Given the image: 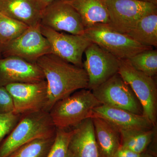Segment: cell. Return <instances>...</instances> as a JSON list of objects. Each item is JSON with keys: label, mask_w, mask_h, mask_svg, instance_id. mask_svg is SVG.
Returning <instances> with one entry per match:
<instances>
[{"label": "cell", "mask_w": 157, "mask_h": 157, "mask_svg": "<svg viewBox=\"0 0 157 157\" xmlns=\"http://www.w3.org/2000/svg\"><path fill=\"white\" fill-rule=\"evenodd\" d=\"M36 63L47 82L48 101L45 110L47 112L57 101L78 90L87 89L88 78L83 68L72 64L52 53L41 57Z\"/></svg>", "instance_id": "1"}, {"label": "cell", "mask_w": 157, "mask_h": 157, "mask_svg": "<svg viewBox=\"0 0 157 157\" xmlns=\"http://www.w3.org/2000/svg\"><path fill=\"white\" fill-rule=\"evenodd\" d=\"M56 130L49 112L45 110L23 114L0 144V157H8L21 146L35 139L55 136Z\"/></svg>", "instance_id": "2"}, {"label": "cell", "mask_w": 157, "mask_h": 157, "mask_svg": "<svg viewBox=\"0 0 157 157\" xmlns=\"http://www.w3.org/2000/svg\"><path fill=\"white\" fill-rule=\"evenodd\" d=\"M83 89L59 100L49 112L56 128L76 127L91 118L93 109L101 105L91 90Z\"/></svg>", "instance_id": "3"}, {"label": "cell", "mask_w": 157, "mask_h": 157, "mask_svg": "<svg viewBox=\"0 0 157 157\" xmlns=\"http://www.w3.org/2000/svg\"><path fill=\"white\" fill-rule=\"evenodd\" d=\"M83 34L91 42L120 60L128 59L139 52L153 48L140 45L126 34L113 29L107 24L90 26L85 29Z\"/></svg>", "instance_id": "4"}, {"label": "cell", "mask_w": 157, "mask_h": 157, "mask_svg": "<svg viewBox=\"0 0 157 157\" xmlns=\"http://www.w3.org/2000/svg\"><path fill=\"white\" fill-rule=\"evenodd\" d=\"M118 73L135 93L142 106L143 115L155 127L157 117V88L152 77L135 69L128 59L120 60Z\"/></svg>", "instance_id": "5"}, {"label": "cell", "mask_w": 157, "mask_h": 157, "mask_svg": "<svg viewBox=\"0 0 157 157\" xmlns=\"http://www.w3.org/2000/svg\"><path fill=\"white\" fill-rule=\"evenodd\" d=\"M92 92L101 104L143 115L142 106L135 93L118 73Z\"/></svg>", "instance_id": "6"}, {"label": "cell", "mask_w": 157, "mask_h": 157, "mask_svg": "<svg viewBox=\"0 0 157 157\" xmlns=\"http://www.w3.org/2000/svg\"><path fill=\"white\" fill-rule=\"evenodd\" d=\"M109 15L107 24L115 30L127 34L138 21L157 11V6L138 0H106Z\"/></svg>", "instance_id": "7"}, {"label": "cell", "mask_w": 157, "mask_h": 157, "mask_svg": "<svg viewBox=\"0 0 157 157\" xmlns=\"http://www.w3.org/2000/svg\"><path fill=\"white\" fill-rule=\"evenodd\" d=\"M51 53L50 44L41 33L40 24L29 27L16 39L3 45L1 54L3 57H16L36 63L41 57Z\"/></svg>", "instance_id": "8"}, {"label": "cell", "mask_w": 157, "mask_h": 157, "mask_svg": "<svg viewBox=\"0 0 157 157\" xmlns=\"http://www.w3.org/2000/svg\"><path fill=\"white\" fill-rule=\"evenodd\" d=\"M40 30L50 44L52 54L72 64L83 68L82 56L91 43L84 34L63 33L41 24Z\"/></svg>", "instance_id": "9"}, {"label": "cell", "mask_w": 157, "mask_h": 157, "mask_svg": "<svg viewBox=\"0 0 157 157\" xmlns=\"http://www.w3.org/2000/svg\"><path fill=\"white\" fill-rule=\"evenodd\" d=\"M83 68L87 74V89L92 90L118 72L120 59L94 43L84 52Z\"/></svg>", "instance_id": "10"}, {"label": "cell", "mask_w": 157, "mask_h": 157, "mask_svg": "<svg viewBox=\"0 0 157 157\" xmlns=\"http://www.w3.org/2000/svg\"><path fill=\"white\" fill-rule=\"evenodd\" d=\"M5 87L12 97L14 113L23 115L45 110L48 101L46 80L13 83Z\"/></svg>", "instance_id": "11"}, {"label": "cell", "mask_w": 157, "mask_h": 157, "mask_svg": "<svg viewBox=\"0 0 157 157\" xmlns=\"http://www.w3.org/2000/svg\"><path fill=\"white\" fill-rule=\"evenodd\" d=\"M40 24L54 30L82 35L85 27L79 14L73 7L62 0H55L42 12Z\"/></svg>", "instance_id": "12"}, {"label": "cell", "mask_w": 157, "mask_h": 157, "mask_svg": "<svg viewBox=\"0 0 157 157\" xmlns=\"http://www.w3.org/2000/svg\"><path fill=\"white\" fill-rule=\"evenodd\" d=\"M45 80L41 69L36 63L20 58H0V87L19 82H36Z\"/></svg>", "instance_id": "13"}, {"label": "cell", "mask_w": 157, "mask_h": 157, "mask_svg": "<svg viewBox=\"0 0 157 157\" xmlns=\"http://www.w3.org/2000/svg\"><path fill=\"white\" fill-rule=\"evenodd\" d=\"M98 117L104 119L119 131L151 130L154 128L148 119L124 109L101 105L93 109L91 118Z\"/></svg>", "instance_id": "14"}, {"label": "cell", "mask_w": 157, "mask_h": 157, "mask_svg": "<svg viewBox=\"0 0 157 157\" xmlns=\"http://www.w3.org/2000/svg\"><path fill=\"white\" fill-rule=\"evenodd\" d=\"M69 145L70 157H100L91 118L74 127Z\"/></svg>", "instance_id": "15"}, {"label": "cell", "mask_w": 157, "mask_h": 157, "mask_svg": "<svg viewBox=\"0 0 157 157\" xmlns=\"http://www.w3.org/2000/svg\"><path fill=\"white\" fill-rule=\"evenodd\" d=\"M42 12L35 0H0V13L29 27L40 24Z\"/></svg>", "instance_id": "16"}, {"label": "cell", "mask_w": 157, "mask_h": 157, "mask_svg": "<svg viewBox=\"0 0 157 157\" xmlns=\"http://www.w3.org/2000/svg\"><path fill=\"white\" fill-rule=\"evenodd\" d=\"M100 157H112L121 147L119 131L103 119L91 118Z\"/></svg>", "instance_id": "17"}, {"label": "cell", "mask_w": 157, "mask_h": 157, "mask_svg": "<svg viewBox=\"0 0 157 157\" xmlns=\"http://www.w3.org/2000/svg\"><path fill=\"white\" fill-rule=\"evenodd\" d=\"M79 14L85 29L98 23L108 24L106 0H62Z\"/></svg>", "instance_id": "18"}, {"label": "cell", "mask_w": 157, "mask_h": 157, "mask_svg": "<svg viewBox=\"0 0 157 157\" xmlns=\"http://www.w3.org/2000/svg\"><path fill=\"white\" fill-rule=\"evenodd\" d=\"M126 35L140 45L151 48L157 47V11L140 18Z\"/></svg>", "instance_id": "19"}, {"label": "cell", "mask_w": 157, "mask_h": 157, "mask_svg": "<svg viewBox=\"0 0 157 157\" xmlns=\"http://www.w3.org/2000/svg\"><path fill=\"white\" fill-rule=\"evenodd\" d=\"M121 147L141 154L145 152L153 139V129L146 130H132L120 131Z\"/></svg>", "instance_id": "20"}, {"label": "cell", "mask_w": 157, "mask_h": 157, "mask_svg": "<svg viewBox=\"0 0 157 157\" xmlns=\"http://www.w3.org/2000/svg\"><path fill=\"white\" fill-rule=\"evenodd\" d=\"M55 136L30 141L17 149L8 157H47Z\"/></svg>", "instance_id": "21"}, {"label": "cell", "mask_w": 157, "mask_h": 157, "mask_svg": "<svg viewBox=\"0 0 157 157\" xmlns=\"http://www.w3.org/2000/svg\"><path fill=\"white\" fill-rule=\"evenodd\" d=\"M128 60L133 67L147 76H155L157 73V50H144L132 57Z\"/></svg>", "instance_id": "22"}, {"label": "cell", "mask_w": 157, "mask_h": 157, "mask_svg": "<svg viewBox=\"0 0 157 157\" xmlns=\"http://www.w3.org/2000/svg\"><path fill=\"white\" fill-rule=\"evenodd\" d=\"M29 26L0 13V43L5 45L20 36Z\"/></svg>", "instance_id": "23"}, {"label": "cell", "mask_w": 157, "mask_h": 157, "mask_svg": "<svg viewBox=\"0 0 157 157\" xmlns=\"http://www.w3.org/2000/svg\"><path fill=\"white\" fill-rule=\"evenodd\" d=\"M73 133L74 129L56 128L54 141L47 157H70L69 145Z\"/></svg>", "instance_id": "24"}, {"label": "cell", "mask_w": 157, "mask_h": 157, "mask_svg": "<svg viewBox=\"0 0 157 157\" xmlns=\"http://www.w3.org/2000/svg\"><path fill=\"white\" fill-rule=\"evenodd\" d=\"M21 116L14 112L0 113V144L18 123Z\"/></svg>", "instance_id": "25"}, {"label": "cell", "mask_w": 157, "mask_h": 157, "mask_svg": "<svg viewBox=\"0 0 157 157\" xmlns=\"http://www.w3.org/2000/svg\"><path fill=\"white\" fill-rule=\"evenodd\" d=\"M12 97L5 87H0V113L14 111Z\"/></svg>", "instance_id": "26"}, {"label": "cell", "mask_w": 157, "mask_h": 157, "mask_svg": "<svg viewBox=\"0 0 157 157\" xmlns=\"http://www.w3.org/2000/svg\"><path fill=\"white\" fill-rule=\"evenodd\" d=\"M140 156L141 154L120 147L112 157H140Z\"/></svg>", "instance_id": "27"}, {"label": "cell", "mask_w": 157, "mask_h": 157, "mask_svg": "<svg viewBox=\"0 0 157 157\" xmlns=\"http://www.w3.org/2000/svg\"><path fill=\"white\" fill-rule=\"evenodd\" d=\"M41 10H43L55 0H35Z\"/></svg>", "instance_id": "28"}, {"label": "cell", "mask_w": 157, "mask_h": 157, "mask_svg": "<svg viewBox=\"0 0 157 157\" xmlns=\"http://www.w3.org/2000/svg\"><path fill=\"white\" fill-rule=\"evenodd\" d=\"M140 157H157L155 155L148 152H144L141 154Z\"/></svg>", "instance_id": "29"}, {"label": "cell", "mask_w": 157, "mask_h": 157, "mask_svg": "<svg viewBox=\"0 0 157 157\" xmlns=\"http://www.w3.org/2000/svg\"><path fill=\"white\" fill-rule=\"evenodd\" d=\"M138 1L152 3V4H154L156 6H157V0H138Z\"/></svg>", "instance_id": "30"}, {"label": "cell", "mask_w": 157, "mask_h": 157, "mask_svg": "<svg viewBox=\"0 0 157 157\" xmlns=\"http://www.w3.org/2000/svg\"><path fill=\"white\" fill-rule=\"evenodd\" d=\"M3 45L0 43V54H1V52H2V48Z\"/></svg>", "instance_id": "31"}]
</instances>
